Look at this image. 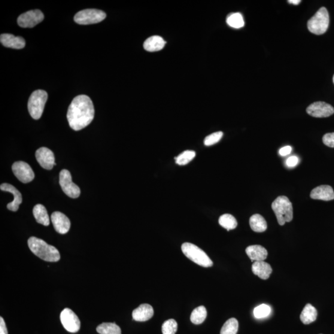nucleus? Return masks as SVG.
<instances>
[{"mask_svg": "<svg viewBox=\"0 0 334 334\" xmlns=\"http://www.w3.org/2000/svg\"><path fill=\"white\" fill-rule=\"evenodd\" d=\"M165 44L166 42L163 40L162 38L160 37V36L154 35L148 38L144 42V48L146 51L154 52V51H158L163 49Z\"/></svg>", "mask_w": 334, "mask_h": 334, "instance_id": "21", "label": "nucleus"}, {"mask_svg": "<svg viewBox=\"0 0 334 334\" xmlns=\"http://www.w3.org/2000/svg\"><path fill=\"white\" fill-rule=\"evenodd\" d=\"M288 2L291 4L297 5L300 4L301 1L300 0H289V1H288Z\"/></svg>", "mask_w": 334, "mask_h": 334, "instance_id": "38", "label": "nucleus"}, {"mask_svg": "<svg viewBox=\"0 0 334 334\" xmlns=\"http://www.w3.org/2000/svg\"><path fill=\"white\" fill-rule=\"evenodd\" d=\"M44 19V15L41 11L31 10L20 15L17 19V24L23 28H32L41 23Z\"/></svg>", "mask_w": 334, "mask_h": 334, "instance_id": "10", "label": "nucleus"}, {"mask_svg": "<svg viewBox=\"0 0 334 334\" xmlns=\"http://www.w3.org/2000/svg\"><path fill=\"white\" fill-rule=\"evenodd\" d=\"M0 334H8L7 326L2 317L0 318Z\"/></svg>", "mask_w": 334, "mask_h": 334, "instance_id": "37", "label": "nucleus"}, {"mask_svg": "<svg viewBox=\"0 0 334 334\" xmlns=\"http://www.w3.org/2000/svg\"><path fill=\"white\" fill-rule=\"evenodd\" d=\"M0 189L3 191L13 194L14 196L13 201L9 203L7 205V208L11 211H17L19 209L20 205L23 202L22 194L13 185L8 183L2 184L1 186H0Z\"/></svg>", "mask_w": 334, "mask_h": 334, "instance_id": "15", "label": "nucleus"}, {"mask_svg": "<svg viewBox=\"0 0 334 334\" xmlns=\"http://www.w3.org/2000/svg\"><path fill=\"white\" fill-rule=\"evenodd\" d=\"M323 143L329 147H334V133H327L323 136Z\"/></svg>", "mask_w": 334, "mask_h": 334, "instance_id": "34", "label": "nucleus"}, {"mask_svg": "<svg viewBox=\"0 0 334 334\" xmlns=\"http://www.w3.org/2000/svg\"><path fill=\"white\" fill-rule=\"evenodd\" d=\"M35 157L40 165L46 170H51L56 165L53 152L47 147H41L36 151Z\"/></svg>", "mask_w": 334, "mask_h": 334, "instance_id": "13", "label": "nucleus"}, {"mask_svg": "<svg viewBox=\"0 0 334 334\" xmlns=\"http://www.w3.org/2000/svg\"><path fill=\"white\" fill-rule=\"evenodd\" d=\"M60 320L64 328L69 332H78L80 329L81 322L78 316L71 309L65 308L60 314Z\"/></svg>", "mask_w": 334, "mask_h": 334, "instance_id": "9", "label": "nucleus"}, {"mask_svg": "<svg viewBox=\"0 0 334 334\" xmlns=\"http://www.w3.org/2000/svg\"><path fill=\"white\" fill-rule=\"evenodd\" d=\"M310 197L313 199L329 201L334 199V191L329 185H321L311 191Z\"/></svg>", "mask_w": 334, "mask_h": 334, "instance_id": "16", "label": "nucleus"}, {"mask_svg": "<svg viewBox=\"0 0 334 334\" xmlns=\"http://www.w3.org/2000/svg\"><path fill=\"white\" fill-rule=\"evenodd\" d=\"M0 42L4 46L14 49H22L26 45V41L23 38L16 37L10 33H3L0 36Z\"/></svg>", "mask_w": 334, "mask_h": 334, "instance_id": "17", "label": "nucleus"}, {"mask_svg": "<svg viewBox=\"0 0 334 334\" xmlns=\"http://www.w3.org/2000/svg\"><path fill=\"white\" fill-rule=\"evenodd\" d=\"M196 156V153L193 151H185L177 157H175L176 163L179 165H185L192 161Z\"/></svg>", "mask_w": 334, "mask_h": 334, "instance_id": "30", "label": "nucleus"}, {"mask_svg": "<svg viewBox=\"0 0 334 334\" xmlns=\"http://www.w3.org/2000/svg\"><path fill=\"white\" fill-rule=\"evenodd\" d=\"M154 315V309L150 305L142 304L133 312V319L138 322H144L151 320Z\"/></svg>", "mask_w": 334, "mask_h": 334, "instance_id": "18", "label": "nucleus"}, {"mask_svg": "<svg viewBox=\"0 0 334 334\" xmlns=\"http://www.w3.org/2000/svg\"><path fill=\"white\" fill-rule=\"evenodd\" d=\"M271 206L280 226H284L285 223L290 222L293 220L292 204L287 196H279L272 202Z\"/></svg>", "mask_w": 334, "mask_h": 334, "instance_id": "3", "label": "nucleus"}, {"mask_svg": "<svg viewBox=\"0 0 334 334\" xmlns=\"http://www.w3.org/2000/svg\"><path fill=\"white\" fill-rule=\"evenodd\" d=\"M306 112L312 117L326 118L334 114V108L326 102H316L306 108Z\"/></svg>", "mask_w": 334, "mask_h": 334, "instance_id": "12", "label": "nucleus"}, {"mask_svg": "<svg viewBox=\"0 0 334 334\" xmlns=\"http://www.w3.org/2000/svg\"><path fill=\"white\" fill-rule=\"evenodd\" d=\"M218 223L228 231L235 229L238 226L236 218L232 215L229 214L221 215L219 219H218Z\"/></svg>", "mask_w": 334, "mask_h": 334, "instance_id": "27", "label": "nucleus"}, {"mask_svg": "<svg viewBox=\"0 0 334 334\" xmlns=\"http://www.w3.org/2000/svg\"><path fill=\"white\" fill-rule=\"evenodd\" d=\"M207 310L204 306H200L194 309L191 314V321L194 324H202L207 317Z\"/></svg>", "mask_w": 334, "mask_h": 334, "instance_id": "25", "label": "nucleus"}, {"mask_svg": "<svg viewBox=\"0 0 334 334\" xmlns=\"http://www.w3.org/2000/svg\"><path fill=\"white\" fill-rule=\"evenodd\" d=\"M51 220L52 221L54 229L58 233L66 234L70 229V220L62 212H54L51 215Z\"/></svg>", "mask_w": 334, "mask_h": 334, "instance_id": "14", "label": "nucleus"}, {"mask_svg": "<svg viewBox=\"0 0 334 334\" xmlns=\"http://www.w3.org/2000/svg\"><path fill=\"white\" fill-rule=\"evenodd\" d=\"M33 214L36 221L39 224L44 226H48L50 224V218L48 216L47 209L43 205H37L33 209Z\"/></svg>", "mask_w": 334, "mask_h": 334, "instance_id": "22", "label": "nucleus"}, {"mask_svg": "<svg viewBox=\"0 0 334 334\" xmlns=\"http://www.w3.org/2000/svg\"><path fill=\"white\" fill-rule=\"evenodd\" d=\"M96 330L100 334H121L120 327L115 323H102L97 327Z\"/></svg>", "mask_w": 334, "mask_h": 334, "instance_id": "26", "label": "nucleus"}, {"mask_svg": "<svg viewBox=\"0 0 334 334\" xmlns=\"http://www.w3.org/2000/svg\"><path fill=\"white\" fill-rule=\"evenodd\" d=\"M228 25L233 28L239 29L245 26V21L242 15L239 13H232L227 18Z\"/></svg>", "mask_w": 334, "mask_h": 334, "instance_id": "28", "label": "nucleus"}, {"mask_svg": "<svg viewBox=\"0 0 334 334\" xmlns=\"http://www.w3.org/2000/svg\"><path fill=\"white\" fill-rule=\"evenodd\" d=\"M246 253L252 261H263L267 259V251L260 245H252L246 249Z\"/></svg>", "mask_w": 334, "mask_h": 334, "instance_id": "20", "label": "nucleus"}, {"mask_svg": "<svg viewBox=\"0 0 334 334\" xmlns=\"http://www.w3.org/2000/svg\"><path fill=\"white\" fill-rule=\"evenodd\" d=\"M329 25V15L327 9L322 7L308 22L309 31L316 35H322L327 31Z\"/></svg>", "mask_w": 334, "mask_h": 334, "instance_id": "5", "label": "nucleus"}, {"mask_svg": "<svg viewBox=\"0 0 334 334\" xmlns=\"http://www.w3.org/2000/svg\"><path fill=\"white\" fill-rule=\"evenodd\" d=\"M299 163V158L296 156H291L288 157L286 160V165L290 168H293Z\"/></svg>", "mask_w": 334, "mask_h": 334, "instance_id": "35", "label": "nucleus"}, {"mask_svg": "<svg viewBox=\"0 0 334 334\" xmlns=\"http://www.w3.org/2000/svg\"><path fill=\"white\" fill-rule=\"evenodd\" d=\"M291 151H292V147L290 146V145H287V146L281 148L280 151H279V154H280L281 156H287L288 155L291 154Z\"/></svg>", "mask_w": 334, "mask_h": 334, "instance_id": "36", "label": "nucleus"}, {"mask_svg": "<svg viewBox=\"0 0 334 334\" xmlns=\"http://www.w3.org/2000/svg\"><path fill=\"white\" fill-rule=\"evenodd\" d=\"M333 83H334V75H333Z\"/></svg>", "mask_w": 334, "mask_h": 334, "instance_id": "39", "label": "nucleus"}, {"mask_svg": "<svg viewBox=\"0 0 334 334\" xmlns=\"http://www.w3.org/2000/svg\"><path fill=\"white\" fill-rule=\"evenodd\" d=\"M251 229L255 232L261 233L265 232L267 229V224L265 218L260 214L252 215L250 219Z\"/></svg>", "mask_w": 334, "mask_h": 334, "instance_id": "24", "label": "nucleus"}, {"mask_svg": "<svg viewBox=\"0 0 334 334\" xmlns=\"http://www.w3.org/2000/svg\"><path fill=\"white\" fill-rule=\"evenodd\" d=\"M12 171L18 180L23 183H29L35 177L34 173L31 167L28 163L23 161L14 162L12 165Z\"/></svg>", "mask_w": 334, "mask_h": 334, "instance_id": "11", "label": "nucleus"}, {"mask_svg": "<svg viewBox=\"0 0 334 334\" xmlns=\"http://www.w3.org/2000/svg\"><path fill=\"white\" fill-rule=\"evenodd\" d=\"M271 309L268 305H261L254 309V315L255 318L261 319L268 317L271 313Z\"/></svg>", "mask_w": 334, "mask_h": 334, "instance_id": "32", "label": "nucleus"}, {"mask_svg": "<svg viewBox=\"0 0 334 334\" xmlns=\"http://www.w3.org/2000/svg\"><path fill=\"white\" fill-rule=\"evenodd\" d=\"M47 99L48 94L43 90H35L31 94L28 102V110L33 119H40Z\"/></svg>", "mask_w": 334, "mask_h": 334, "instance_id": "6", "label": "nucleus"}, {"mask_svg": "<svg viewBox=\"0 0 334 334\" xmlns=\"http://www.w3.org/2000/svg\"><path fill=\"white\" fill-rule=\"evenodd\" d=\"M252 271L263 280H267L272 272V269L270 264L263 261H255L252 265Z\"/></svg>", "mask_w": 334, "mask_h": 334, "instance_id": "19", "label": "nucleus"}, {"mask_svg": "<svg viewBox=\"0 0 334 334\" xmlns=\"http://www.w3.org/2000/svg\"><path fill=\"white\" fill-rule=\"evenodd\" d=\"M178 329L177 321L173 319L164 322L162 325V331L163 334H175Z\"/></svg>", "mask_w": 334, "mask_h": 334, "instance_id": "31", "label": "nucleus"}, {"mask_svg": "<svg viewBox=\"0 0 334 334\" xmlns=\"http://www.w3.org/2000/svg\"><path fill=\"white\" fill-rule=\"evenodd\" d=\"M181 250L188 259L200 266L209 267L213 266V262L208 254L195 245L184 243L181 246Z\"/></svg>", "mask_w": 334, "mask_h": 334, "instance_id": "4", "label": "nucleus"}, {"mask_svg": "<svg viewBox=\"0 0 334 334\" xmlns=\"http://www.w3.org/2000/svg\"><path fill=\"white\" fill-rule=\"evenodd\" d=\"M238 330V321L235 318H231L221 327L220 334H236Z\"/></svg>", "mask_w": 334, "mask_h": 334, "instance_id": "29", "label": "nucleus"}, {"mask_svg": "<svg viewBox=\"0 0 334 334\" xmlns=\"http://www.w3.org/2000/svg\"><path fill=\"white\" fill-rule=\"evenodd\" d=\"M95 110L89 97L80 95L72 100L67 113L69 126L75 131L84 128L92 122Z\"/></svg>", "mask_w": 334, "mask_h": 334, "instance_id": "1", "label": "nucleus"}, {"mask_svg": "<svg viewBox=\"0 0 334 334\" xmlns=\"http://www.w3.org/2000/svg\"><path fill=\"white\" fill-rule=\"evenodd\" d=\"M223 135L224 134L221 132L212 133L211 135L206 136L205 139L204 144L206 146H211V145H214L220 141Z\"/></svg>", "mask_w": 334, "mask_h": 334, "instance_id": "33", "label": "nucleus"}, {"mask_svg": "<svg viewBox=\"0 0 334 334\" xmlns=\"http://www.w3.org/2000/svg\"><path fill=\"white\" fill-rule=\"evenodd\" d=\"M106 16L107 15L104 11L96 9H87L78 12L75 16L74 20L81 25H89L101 22Z\"/></svg>", "mask_w": 334, "mask_h": 334, "instance_id": "7", "label": "nucleus"}, {"mask_svg": "<svg viewBox=\"0 0 334 334\" xmlns=\"http://www.w3.org/2000/svg\"><path fill=\"white\" fill-rule=\"evenodd\" d=\"M28 245L35 256L47 262H57L60 259L59 250L41 239L32 236L28 239Z\"/></svg>", "mask_w": 334, "mask_h": 334, "instance_id": "2", "label": "nucleus"}, {"mask_svg": "<svg viewBox=\"0 0 334 334\" xmlns=\"http://www.w3.org/2000/svg\"><path fill=\"white\" fill-rule=\"evenodd\" d=\"M318 311L313 306L307 304L303 309L300 315V320L304 324H309L317 320Z\"/></svg>", "mask_w": 334, "mask_h": 334, "instance_id": "23", "label": "nucleus"}, {"mask_svg": "<svg viewBox=\"0 0 334 334\" xmlns=\"http://www.w3.org/2000/svg\"><path fill=\"white\" fill-rule=\"evenodd\" d=\"M60 184L63 192L71 198H78L80 196V188L72 181L70 172L62 170L60 173Z\"/></svg>", "mask_w": 334, "mask_h": 334, "instance_id": "8", "label": "nucleus"}]
</instances>
